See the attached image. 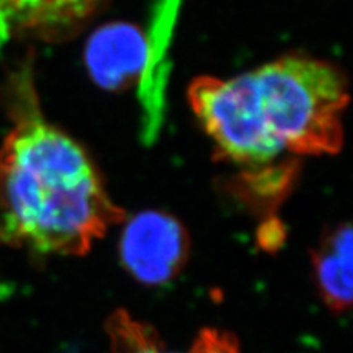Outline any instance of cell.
I'll list each match as a JSON object with an SVG mask.
<instances>
[{"mask_svg": "<svg viewBox=\"0 0 353 353\" xmlns=\"http://www.w3.org/2000/svg\"><path fill=\"white\" fill-rule=\"evenodd\" d=\"M8 87L12 127L0 145V245L81 256L125 212L87 150L44 118L30 70Z\"/></svg>", "mask_w": 353, "mask_h": 353, "instance_id": "cell-1", "label": "cell"}, {"mask_svg": "<svg viewBox=\"0 0 353 353\" xmlns=\"http://www.w3.org/2000/svg\"><path fill=\"white\" fill-rule=\"evenodd\" d=\"M189 102L216 157L256 174L284 154L337 153L349 84L337 65L289 53L231 79L197 77Z\"/></svg>", "mask_w": 353, "mask_h": 353, "instance_id": "cell-2", "label": "cell"}, {"mask_svg": "<svg viewBox=\"0 0 353 353\" xmlns=\"http://www.w3.org/2000/svg\"><path fill=\"white\" fill-rule=\"evenodd\" d=\"M189 234L174 216L148 211L132 216L119 239V259L137 281L170 283L189 259Z\"/></svg>", "mask_w": 353, "mask_h": 353, "instance_id": "cell-3", "label": "cell"}, {"mask_svg": "<svg viewBox=\"0 0 353 353\" xmlns=\"http://www.w3.org/2000/svg\"><path fill=\"white\" fill-rule=\"evenodd\" d=\"M109 0H0V43H59L79 34Z\"/></svg>", "mask_w": 353, "mask_h": 353, "instance_id": "cell-4", "label": "cell"}, {"mask_svg": "<svg viewBox=\"0 0 353 353\" xmlns=\"http://www.w3.org/2000/svg\"><path fill=\"white\" fill-rule=\"evenodd\" d=\"M146 43L131 24L114 22L99 28L87 43L85 63L93 80L108 90H119L140 79Z\"/></svg>", "mask_w": 353, "mask_h": 353, "instance_id": "cell-5", "label": "cell"}, {"mask_svg": "<svg viewBox=\"0 0 353 353\" xmlns=\"http://www.w3.org/2000/svg\"><path fill=\"white\" fill-rule=\"evenodd\" d=\"M181 0H161L149 34L145 36V66L139 79L140 96L145 110V131L150 137L161 128L163 93L167 84V52L172 37L176 10Z\"/></svg>", "mask_w": 353, "mask_h": 353, "instance_id": "cell-6", "label": "cell"}, {"mask_svg": "<svg viewBox=\"0 0 353 353\" xmlns=\"http://www.w3.org/2000/svg\"><path fill=\"white\" fill-rule=\"evenodd\" d=\"M352 227L347 223L328 230L312 253L318 293L334 312H345L352 303Z\"/></svg>", "mask_w": 353, "mask_h": 353, "instance_id": "cell-7", "label": "cell"}, {"mask_svg": "<svg viewBox=\"0 0 353 353\" xmlns=\"http://www.w3.org/2000/svg\"><path fill=\"white\" fill-rule=\"evenodd\" d=\"M114 353H179L167 352L163 341L150 325L118 311L106 324ZM187 353H239L236 337L214 328L202 330Z\"/></svg>", "mask_w": 353, "mask_h": 353, "instance_id": "cell-8", "label": "cell"}]
</instances>
